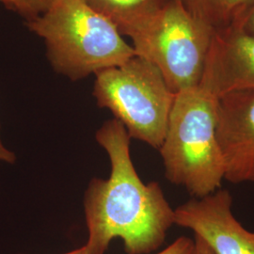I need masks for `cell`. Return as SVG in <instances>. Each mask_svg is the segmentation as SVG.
<instances>
[{
    "label": "cell",
    "instance_id": "2",
    "mask_svg": "<svg viewBox=\"0 0 254 254\" xmlns=\"http://www.w3.org/2000/svg\"><path fill=\"white\" fill-rule=\"evenodd\" d=\"M27 26L45 41L55 71L73 81L120 66L136 56L117 27L84 0H55Z\"/></svg>",
    "mask_w": 254,
    "mask_h": 254
},
{
    "label": "cell",
    "instance_id": "14",
    "mask_svg": "<svg viewBox=\"0 0 254 254\" xmlns=\"http://www.w3.org/2000/svg\"><path fill=\"white\" fill-rule=\"evenodd\" d=\"M15 160H16L15 154L3 145V143L0 139V162L13 164L15 162Z\"/></svg>",
    "mask_w": 254,
    "mask_h": 254
},
{
    "label": "cell",
    "instance_id": "7",
    "mask_svg": "<svg viewBox=\"0 0 254 254\" xmlns=\"http://www.w3.org/2000/svg\"><path fill=\"white\" fill-rule=\"evenodd\" d=\"M216 133L224 180L254 183V90L218 97Z\"/></svg>",
    "mask_w": 254,
    "mask_h": 254
},
{
    "label": "cell",
    "instance_id": "6",
    "mask_svg": "<svg viewBox=\"0 0 254 254\" xmlns=\"http://www.w3.org/2000/svg\"><path fill=\"white\" fill-rule=\"evenodd\" d=\"M233 196L227 190L192 198L176 209L175 224L191 230L214 254H254V232L235 217Z\"/></svg>",
    "mask_w": 254,
    "mask_h": 254
},
{
    "label": "cell",
    "instance_id": "8",
    "mask_svg": "<svg viewBox=\"0 0 254 254\" xmlns=\"http://www.w3.org/2000/svg\"><path fill=\"white\" fill-rule=\"evenodd\" d=\"M199 85L218 98L254 90V35L239 27L215 31Z\"/></svg>",
    "mask_w": 254,
    "mask_h": 254
},
{
    "label": "cell",
    "instance_id": "11",
    "mask_svg": "<svg viewBox=\"0 0 254 254\" xmlns=\"http://www.w3.org/2000/svg\"><path fill=\"white\" fill-rule=\"evenodd\" d=\"M55 0H9L8 7L17 11L28 20L35 18L45 12Z\"/></svg>",
    "mask_w": 254,
    "mask_h": 254
},
{
    "label": "cell",
    "instance_id": "9",
    "mask_svg": "<svg viewBox=\"0 0 254 254\" xmlns=\"http://www.w3.org/2000/svg\"><path fill=\"white\" fill-rule=\"evenodd\" d=\"M91 9L109 20L119 32L129 36L136 27L171 0H84Z\"/></svg>",
    "mask_w": 254,
    "mask_h": 254
},
{
    "label": "cell",
    "instance_id": "15",
    "mask_svg": "<svg viewBox=\"0 0 254 254\" xmlns=\"http://www.w3.org/2000/svg\"><path fill=\"white\" fill-rule=\"evenodd\" d=\"M195 254H214L209 246L198 236L194 235Z\"/></svg>",
    "mask_w": 254,
    "mask_h": 254
},
{
    "label": "cell",
    "instance_id": "13",
    "mask_svg": "<svg viewBox=\"0 0 254 254\" xmlns=\"http://www.w3.org/2000/svg\"><path fill=\"white\" fill-rule=\"evenodd\" d=\"M236 27H239L245 30L246 32L254 35V4Z\"/></svg>",
    "mask_w": 254,
    "mask_h": 254
},
{
    "label": "cell",
    "instance_id": "16",
    "mask_svg": "<svg viewBox=\"0 0 254 254\" xmlns=\"http://www.w3.org/2000/svg\"><path fill=\"white\" fill-rule=\"evenodd\" d=\"M86 254V252H85L84 247H81L79 249H76L74 251H72V252H69V253H66V254Z\"/></svg>",
    "mask_w": 254,
    "mask_h": 254
},
{
    "label": "cell",
    "instance_id": "4",
    "mask_svg": "<svg viewBox=\"0 0 254 254\" xmlns=\"http://www.w3.org/2000/svg\"><path fill=\"white\" fill-rule=\"evenodd\" d=\"M93 96L126 127L130 137L158 149L167 133L176 93L154 64L134 56L95 74Z\"/></svg>",
    "mask_w": 254,
    "mask_h": 254
},
{
    "label": "cell",
    "instance_id": "17",
    "mask_svg": "<svg viewBox=\"0 0 254 254\" xmlns=\"http://www.w3.org/2000/svg\"><path fill=\"white\" fill-rule=\"evenodd\" d=\"M0 2H2L5 6H7L8 5V2H9V0H0Z\"/></svg>",
    "mask_w": 254,
    "mask_h": 254
},
{
    "label": "cell",
    "instance_id": "1",
    "mask_svg": "<svg viewBox=\"0 0 254 254\" xmlns=\"http://www.w3.org/2000/svg\"><path fill=\"white\" fill-rule=\"evenodd\" d=\"M95 138L109 154L111 173L107 180L91 179L85 192L86 254H105L116 237L127 254H151L175 224L174 209L157 182L139 178L130 155L131 137L121 122L107 121Z\"/></svg>",
    "mask_w": 254,
    "mask_h": 254
},
{
    "label": "cell",
    "instance_id": "5",
    "mask_svg": "<svg viewBox=\"0 0 254 254\" xmlns=\"http://www.w3.org/2000/svg\"><path fill=\"white\" fill-rule=\"evenodd\" d=\"M213 33L171 0L128 37L136 56L154 64L177 93L200 84Z\"/></svg>",
    "mask_w": 254,
    "mask_h": 254
},
{
    "label": "cell",
    "instance_id": "12",
    "mask_svg": "<svg viewBox=\"0 0 254 254\" xmlns=\"http://www.w3.org/2000/svg\"><path fill=\"white\" fill-rule=\"evenodd\" d=\"M156 254H195V241L188 236H181Z\"/></svg>",
    "mask_w": 254,
    "mask_h": 254
},
{
    "label": "cell",
    "instance_id": "10",
    "mask_svg": "<svg viewBox=\"0 0 254 254\" xmlns=\"http://www.w3.org/2000/svg\"><path fill=\"white\" fill-rule=\"evenodd\" d=\"M192 17L209 27L219 31L236 27L254 0H179Z\"/></svg>",
    "mask_w": 254,
    "mask_h": 254
},
{
    "label": "cell",
    "instance_id": "3",
    "mask_svg": "<svg viewBox=\"0 0 254 254\" xmlns=\"http://www.w3.org/2000/svg\"><path fill=\"white\" fill-rule=\"evenodd\" d=\"M218 97L200 85L175 95L159 152L167 180L193 198L221 189L224 166L217 139Z\"/></svg>",
    "mask_w": 254,
    "mask_h": 254
}]
</instances>
